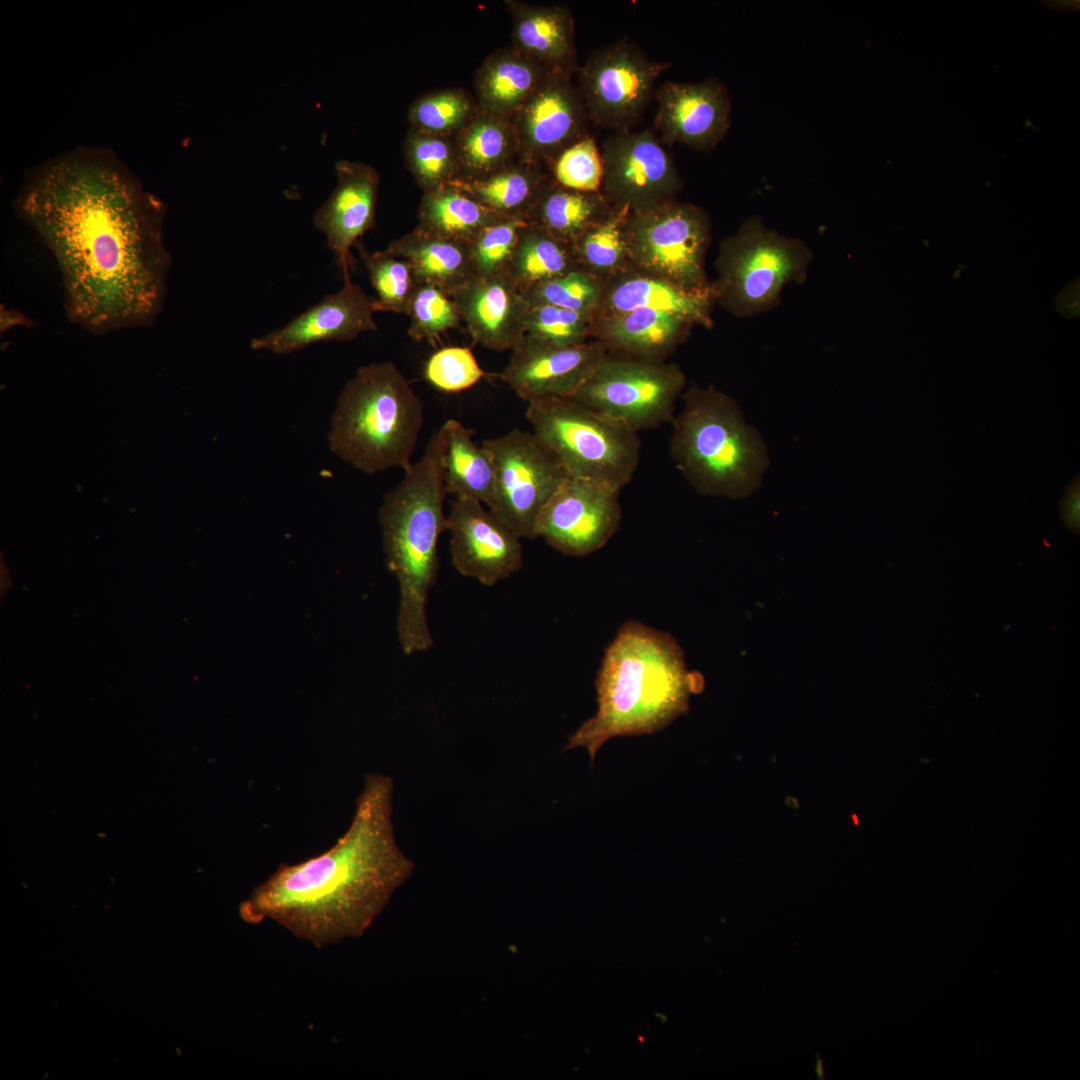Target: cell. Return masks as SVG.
<instances>
[{
    "mask_svg": "<svg viewBox=\"0 0 1080 1080\" xmlns=\"http://www.w3.org/2000/svg\"><path fill=\"white\" fill-rule=\"evenodd\" d=\"M407 315L410 317L408 335L415 341L434 343L442 334L461 323L459 312L442 289L416 283Z\"/></svg>",
    "mask_w": 1080,
    "mask_h": 1080,
    "instance_id": "74e56055",
    "label": "cell"
},
{
    "mask_svg": "<svg viewBox=\"0 0 1080 1080\" xmlns=\"http://www.w3.org/2000/svg\"><path fill=\"white\" fill-rule=\"evenodd\" d=\"M548 168L550 176L563 187L581 192H600L603 174L601 152L590 134L564 149Z\"/></svg>",
    "mask_w": 1080,
    "mask_h": 1080,
    "instance_id": "60d3db41",
    "label": "cell"
},
{
    "mask_svg": "<svg viewBox=\"0 0 1080 1080\" xmlns=\"http://www.w3.org/2000/svg\"><path fill=\"white\" fill-rule=\"evenodd\" d=\"M592 321V317L573 310L528 304L524 335L561 346L581 344L591 337Z\"/></svg>",
    "mask_w": 1080,
    "mask_h": 1080,
    "instance_id": "f35d334b",
    "label": "cell"
},
{
    "mask_svg": "<svg viewBox=\"0 0 1080 1080\" xmlns=\"http://www.w3.org/2000/svg\"><path fill=\"white\" fill-rule=\"evenodd\" d=\"M448 295L475 343L505 351L511 350L524 336L528 303L508 271L491 276L474 275Z\"/></svg>",
    "mask_w": 1080,
    "mask_h": 1080,
    "instance_id": "44dd1931",
    "label": "cell"
},
{
    "mask_svg": "<svg viewBox=\"0 0 1080 1080\" xmlns=\"http://www.w3.org/2000/svg\"><path fill=\"white\" fill-rule=\"evenodd\" d=\"M611 210L612 207L600 192L572 190L550 177L529 215V221L573 246L586 230Z\"/></svg>",
    "mask_w": 1080,
    "mask_h": 1080,
    "instance_id": "f546056e",
    "label": "cell"
},
{
    "mask_svg": "<svg viewBox=\"0 0 1080 1080\" xmlns=\"http://www.w3.org/2000/svg\"><path fill=\"white\" fill-rule=\"evenodd\" d=\"M482 445L496 472L488 509L519 538H536L542 510L569 475L532 431L512 429Z\"/></svg>",
    "mask_w": 1080,
    "mask_h": 1080,
    "instance_id": "7c38bea8",
    "label": "cell"
},
{
    "mask_svg": "<svg viewBox=\"0 0 1080 1080\" xmlns=\"http://www.w3.org/2000/svg\"><path fill=\"white\" fill-rule=\"evenodd\" d=\"M710 229V218L702 208L676 199L628 213L629 265L689 290H708L705 256Z\"/></svg>",
    "mask_w": 1080,
    "mask_h": 1080,
    "instance_id": "9c48e42d",
    "label": "cell"
},
{
    "mask_svg": "<svg viewBox=\"0 0 1080 1080\" xmlns=\"http://www.w3.org/2000/svg\"><path fill=\"white\" fill-rule=\"evenodd\" d=\"M527 404L532 432L569 477L606 482L620 490L630 483L640 460L638 432L571 397Z\"/></svg>",
    "mask_w": 1080,
    "mask_h": 1080,
    "instance_id": "52a82bcc",
    "label": "cell"
},
{
    "mask_svg": "<svg viewBox=\"0 0 1080 1080\" xmlns=\"http://www.w3.org/2000/svg\"><path fill=\"white\" fill-rule=\"evenodd\" d=\"M550 174L541 165L517 159L507 167L474 180L456 179L450 183L504 217L529 215Z\"/></svg>",
    "mask_w": 1080,
    "mask_h": 1080,
    "instance_id": "f1b7e54d",
    "label": "cell"
},
{
    "mask_svg": "<svg viewBox=\"0 0 1080 1080\" xmlns=\"http://www.w3.org/2000/svg\"><path fill=\"white\" fill-rule=\"evenodd\" d=\"M619 494L620 489L606 482L568 477L542 510L536 538L568 556L594 553L619 528Z\"/></svg>",
    "mask_w": 1080,
    "mask_h": 1080,
    "instance_id": "5bb4252c",
    "label": "cell"
},
{
    "mask_svg": "<svg viewBox=\"0 0 1080 1080\" xmlns=\"http://www.w3.org/2000/svg\"><path fill=\"white\" fill-rule=\"evenodd\" d=\"M654 131L663 144L680 143L708 152L730 127L731 100L716 78L701 82L662 83L655 92Z\"/></svg>",
    "mask_w": 1080,
    "mask_h": 1080,
    "instance_id": "ac0fdd59",
    "label": "cell"
},
{
    "mask_svg": "<svg viewBox=\"0 0 1080 1080\" xmlns=\"http://www.w3.org/2000/svg\"><path fill=\"white\" fill-rule=\"evenodd\" d=\"M1062 517L1066 522V525L1070 529H1074L1079 526V511H1080V497H1079V481L1074 480L1071 486L1067 489L1065 496L1062 500Z\"/></svg>",
    "mask_w": 1080,
    "mask_h": 1080,
    "instance_id": "7bdbcfd3",
    "label": "cell"
},
{
    "mask_svg": "<svg viewBox=\"0 0 1080 1080\" xmlns=\"http://www.w3.org/2000/svg\"><path fill=\"white\" fill-rule=\"evenodd\" d=\"M424 405L392 362L357 369L342 388L332 415L331 452L354 469L374 475L412 463Z\"/></svg>",
    "mask_w": 1080,
    "mask_h": 1080,
    "instance_id": "8992f818",
    "label": "cell"
},
{
    "mask_svg": "<svg viewBox=\"0 0 1080 1080\" xmlns=\"http://www.w3.org/2000/svg\"><path fill=\"white\" fill-rule=\"evenodd\" d=\"M528 221L509 217L480 231L468 243L474 275L491 276L507 271L519 232Z\"/></svg>",
    "mask_w": 1080,
    "mask_h": 1080,
    "instance_id": "ab89813d",
    "label": "cell"
},
{
    "mask_svg": "<svg viewBox=\"0 0 1080 1080\" xmlns=\"http://www.w3.org/2000/svg\"><path fill=\"white\" fill-rule=\"evenodd\" d=\"M681 397L669 443L676 468L701 495H751L769 464L760 434L746 424L735 400L713 386L693 384Z\"/></svg>",
    "mask_w": 1080,
    "mask_h": 1080,
    "instance_id": "5b68a950",
    "label": "cell"
},
{
    "mask_svg": "<svg viewBox=\"0 0 1080 1080\" xmlns=\"http://www.w3.org/2000/svg\"><path fill=\"white\" fill-rule=\"evenodd\" d=\"M521 161L549 167L588 135L590 123L574 74L550 70L511 118Z\"/></svg>",
    "mask_w": 1080,
    "mask_h": 1080,
    "instance_id": "9a60e30c",
    "label": "cell"
},
{
    "mask_svg": "<svg viewBox=\"0 0 1080 1080\" xmlns=\"http://www.w3.org/2000/svg\"><path fill=\"white\" fill-rule=\"evenodd\" d=\"M484 376L472 350L463 346H448L435 351L424 366L428 383L445 393L467 390Z\"/></svg>",
    "mask_w": 1080,
    "mask_h": 1080,
    "instance_id": "b9f144b4",
    "label": "cell"
},
{
    "mask_svg": "<svg viewBox=\"0 0 1080 1080\" xmlns=\"http://www.w3.org/2000/svg\"><path fill=\"white\" fill-rule=\"evenodd\" d=\"M603 290V280L584 268L523 291L529 305L548 304L573 310L594 319Z\"/></svg>",
    "mask_w": 1080,
    "mask_h": 1080,
    "instance_id": "8d00e7d4",
    "label": "cell"
},
{
    "mask_svg": "<svg viewBox=\"0 0 1080 1080\" xmlns=\"http://www.w3.org/2000/svg\"><path fill=\"white\" fill-rule=\"evenodd\" d=\"M600 152V193L614 209L646 211L675 200L682 189L677 166L652 128L614 132Z\"/></svg>",
    "mask_w": 1080,
    "mask_h": 1080,
    "instance_id": "4fadbf2b",
    "label": "cell"
},
{
    "mask_svg": "<svg viewBox=\"0 0 1080 1080\" xmlns=\"http://www.w3.org/2000/svg\"><path fill=\"white\" fill-rule=\"evenodd\" d=\"M337 186L313 217L317 230L326 238L343 273L351 281V248L376 224V204L380 177L370 165L349 160L335 164Z\"/></svg>",
    "mask_w": 1080,
    "mask_h": 1080,
    "instance_id": "ffe728a7",
    "label": "cell"
},
{
    "mask_svg": "<svg viewBox=\"0 0 1080 1080\" xmlns=\"http://www.w3.org/2000/svg\"><path fill=\"white\" fill-rule=\"evenodd\" d=\"M476 100L461 88L430 91L416 98L408 111L410 129L453 137L475 115Z\"/></svg>",
    "mask_w": 1080,
    "mask_h": 1080,
    "instance_id": "e575fe53",
    "label": "cell"
},
{
    "mask_svg": "<svg viewBox=\"0 0 1080 1080\" xmlns=\"http://www.w3.org/2000/svg\"><path fill=\"white\" fill-rule=\"evenodd\" d=\"M512 47L548 70L575 74L579 64L574 19L566 5H534L506 0Z\"/></svg>",
    "mask_w": 1080,
    "mask_h": 1080,
    "instance_id": "603a6c76",
    "label": "cell"
},
{
    "mask_svg": "<svg viewBox=\"0 0 1080 1080\" xmlns=\"http://www.w3.org/2000/svg\"><path fill=\"white\" fill-rule=\"evenodd\" d=\"M549 71L512 46L496 49L475 72L477 105L511 119Z\"/></svg>",
    "mask_w": 1080,
    "mask_h": 1080,
    "instance_id": "d4e9b609",
    "label": "cell"
},
{
    "mask_svg": "<svg viewBox=\"0 0 1080 1080\" xmlns=\"http://www.w3.org/2000/svg\"><path fill=\"white\" fill-rule=\"evenodd\" d=\"M385 251L410 263L416 283L436 286L447 294L474 276L468 243L419 226L390 242Z\"/></svg>",
    "mask_w": 1080,
    "mask_h": 1080,
    "instance_id": "484cf974",
    "label": "cell"
},
{
    "mask_svg": "<svg viewBox=\"0 0 1080 1080\" xmlns=\"http://www.w3.org/2000/svg\"><path fill=\"white\" fill-rule=\"evenodd\" d=\"M714 301L711 290L696 291L628 267L603 280L594 318L619 315L635 309H652L681 316L694 325L712 327Z\"/></svg>",
    "mask_w": 1080,
    "mask_h": 1080,
    "instance_id": "7402d4cb",
    "label": "cell"
},
{
    "mask_svg": "<svg viewBox=\"0 0 1080 1080\" xmlns=\"http://www.w3.org/2000/svg\"><path fill=\"white\" fill-rule=\"evenodd\" d=\"M670 66L650 59L627 38L591 52L574 74L590 123L615 132L632 130Z\"/></svg>",
    "mask_w": 1080,
    "mask_h": 1080,
    "instance_id": "8fae6325",
    "label": "cell"
},
{
    "mask_svg": "<svg viewBox=\"0 0 1080 1080\" xmlns=\"http://www.w3.org/2000/svg\"><path fill=\"white\" fill-rule=\"evenodd\" d=\"M699 681L671 634L634 620L624 623L601 662L597 711L570 735L567 749L584 747L593 762L611 738L664 729L687 711Z\"/></svg>",
    "mask_w": 1080,
    "mask_h": 1080,
    "instance_id": "3957f363",
    "label": "cell"
},
{
    "mask_svg": "<svg viewBox=\"0 0 1080 1080\" xmlns=\"http://www.w3.org/2000/svg\"><path fill=\"white\" fill-rule=\"evenodd\" d=\"M608 353L598 340L561 346L524 335L499 377L527 403L573 397Z\"/></svg>",
    "mask_w": 1080,
    "mask_h": 1080,
    "instance_id": "2e32d148",
    "label": "cell"
},
{
    "mask_svg": "<svg viewBox=\"0 0 1080 1080\" xmlns=\"http://www.w3.org/2000/svg\"><path fill=\"white\" fill-rule=\"evenodd\" d=\"M443 437V477L447 495L491 505L496 482L493 457L473 440L474 431L456 419L439 428Z\"/></svg>",
    "mask_w": 1080,
    "mask_h": 1080,
    "instance_id": "4316f807",
    "label": "cell"
},
{
    "mask_svg": "<svg viewBox=\"0 0 1080 1080\" xmlns=\"http://www.w3.org/2000/svg\"><path fill=\"white\" fill-rule=\"evenodd\" d=\"M685 385L675 363L609 352L571 398L639 432L671 423Z\"/></svg>",
    "mask_w": 1080,
    "mask_h": 1080,
    "instance_id": "30bf717a",
    "label": "cell"
},
{
    "mask_svg": "<svg viewBox=\"0 0 1080 1080\" xmlns=\"http://www.w3.org/2000/svg\"><path fill=\"white\" fill-rule=\"evenodd\" d=\"M403 152L406 165L423 192L437 189L459 178V161L453 137L409 128Z\"/></svg>",
    "mask_w": 1080,
    "mask_h": 1080,
    "instance_id": "836d02e7",
    "label": "cell"
},
{
    "mask_svg": "<svg viewBox=\"0 0 1080 1080\" xmlns=\"http://www.w3.org/2000/svg\"><path fill=\"white\" fill-rule=\"evenodd\" d=\"M16 206L54 254L76 322L104 331L156 317L170 265L164 205L116 155L79 148L49 160Z\"/></svg>",
    "mask_w": 1080,
    "mask_h": 1080,
    "instance_id": "6da1fadb",
    "label": "cell"
},
{
    "mask_svg": "<svg viewBox=\"0 0 1080 1080\" xmlns=\"http://www.w3.org/2000/svg\"><path fill=\"white\" fill-rule=\"evenodd\" d=\"M377 311L375 297L368 296L351 280L284 326L253 338L250 346L286 355L319 342L351 341L366 331L377 330Z\"/></svg>",
    "mask_w": 1080,
    "mask_h": 1080,
    "instance_id": "d6986e66",
    "label": "cell"
},
{
    "mask_svg": "<svg viewBox=\"0 0 1080 1080\" xmlns=\"http://www.w3.org/2000/svg\"><path fill=\"white\" fill-rule=\"evenodd\" d=\"M694 324L675 314L652 309L594 318L591 337L609 352L652 361H665L687 337Z\"/></svg>",
    "mask_w": 1080,
    "mask_h": 1080,
    "instance_id": "cb8c5ba5",
    "label": "cell"
},
{
    "mask_svg": "<svg viewBox=\"0 0 1080 1080\" xmlns=\"http://www.w3.org/2000/svg\"><path fill=\"white\" fill-rule=\"evenodd\" d=\"M811 260L804 242L750 217L719 247L717 278L710 285L714 304L739 318L768 311L788 284L805 281Z\"/></svg>",
    "mask_w": 1080,
    "mask_h": 1080,
    "instance_id": "ba28073f",
    "label": "cell"
},
{
    "mask_svg": "<svg viewBox=\"0 0 1080 1080\" xmlns=\"http://www.w3.org/2000/svg\"><path fill=\"white\" fill-rule=\"evenodd\" d=\"M420 228L437 235L469 243L480 231L504 217L472 196L448 183L423 192L418 208Z\"/></svg>",
    "mask_w": 1080,
    "mask_h": 1080,
    "instance_id": "4dcf8cb0",
    "label": "cell"
},
{
    "mask_svg": "<svg viewBox=\"0 0 1080 1080\" xmlns=\"http://www.w3.org/2000/svg\"><path fill=\"white\" fill-rule=\"evenodd\" d=\"M392 791L390 777L368 774L345 833L319 855L279 865L240 903V918L270 920L317 948L361 937L414 870L395 839Z\"/></svg>",
    "mask_w": 1080,
    "mask_h": 1080,
    "instance_id": "7a4b0ae2",
    "label": "cell"
},
{
    "mask_svg": "<svg viewBox=\"0 0 1080 1080\" xmlns=\"http://www.w3.org/2000/svg\"><path fill=\"white\" fill-rule=\"evenodd\" d=\"M357 247L376 293L378 311L407 315L416 286L410 263L385 250L369 251L361 244Z\"/></svg>",
    "mask_w": 1080,
    "mask_h": 1080,
    "instance_id": "d590c367",
    "label": "cell"
},
{
    "mask_svg": "<svg viewBox=\"0 0 1080 1080\" xmlns=\"http://www.w3.org/2000/svg\"><path fill=\"white\" fill-rule=\"evenodd\" d=\"M447 530L453 566L483 585L493 586L523 565L521 538L479 501L454 498Z\"/></svg>",
    "mask_w": 1080,
    "mask_h": 1080,
    "instance_id": "e0dca14e",
    "label": "cell"
},
{
    "mask_svg": "<svg viewBox=\"0 0 1080 1080\" xmlns=\"http://www.w3.org/2000/svg\"><path fill=\"white\" fill-rule=\"evenodd\" d=\"M453 140L459 161L458 179L483 178L519 157L518 138L511 119L480 108Z\"/></svg>",
    "mask_w": 1080,
    "mask_h": 1080,
    "instance_id": "83f0119b",
    "label": "cell"
},
{
    "mask_svg": "<svg viewBox=\"0 0 1080 1080\" xmlns=\"http://www.w3.org/2000/svg\"><path fill=\"white\" fill-rule=\"evenodd\" d=\"M442 455L438 430L399 484L384 495L378 513L385 562L399 586L397 634L407 655L433 645L426 610L438 573V541L447 530Z\"/></svg>",
    "mask_w": 1080,
    "mask_h": 1080,
    "instance_id": "277c9868",
    "label": "cell"
},
{
    "mask_svg": "<svg viewBox=\"0 0 1080 1080\" xmlns=\"http://www.w3.org/2000/svg\"><path fill=\"white\" fill-rule=\"evenodd\" d=\"M628 211L614 209L586 230L573 244L575 257L582 268L601 280L627 269L629 265L626 221Z\"/></svg>",
    "mask_w": 1080,
    "mask_h": 1080,
    "instance_id": "d6a6232c",
    "label": "cell"
},
{
    "mask_svg": "<svg viewBox=\"0 0 1080 1080\" xmlns=\"http://www.w3.org/2000/svg\"><path fill=\"white\" fill-rule=\"evenodd\" d=\"M581 268L572 245L531 221L522 227L508 273L522 291Z\"/></svg>",
    "mask_w": 1080,
    "mask_h": 1080,
    "instance_id": "1f68e13d",
    "label": "cell"
}]
</instances>
